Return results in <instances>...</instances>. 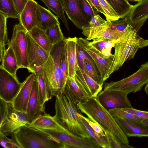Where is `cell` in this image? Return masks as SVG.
Here are the masks:
<instances>
[{"instance_id": "obj_1", "label": "cell", "mask_w": 148, "mask_h": 148, "mask_svg": "<svg viewBox=\"0 0 148 148\" xmlns=\"http://www.w3.org/2000/svg\"><path fill=\"white\" fill-rule=\"evenodd\" d=\"M54 116L62 126L70 132L84 138H92L87 133L78 114H81L77 101L66 85L63 93L56 96Z\"/></svg>"}, {"instance_id": "obj_2", "label": "cell", "mask_w": 148, "mask_h": 148, "mask_svg": "<svg viewBox=\"0 0 148 148\" xmlns=\"http://www.w3.org/2000/svg\"><path fill=\"white\" fill-rule=\"evenodd\" d=\"M77 106L80 112L99 125L104 132L106 131L111 133L121 143L129 144L128 137L114 117L101 104L97 97L79 102Z\"/></svg>"}, {"instance_id": "obj_3", "label": "cell", "mask_w": 148, "mask_h": 148, "mask_svg": "<svg viewBox=\"0 0 148 148\" xmlns=\"http://www.w3.org/2000/svg\"><path fill=\"white\" fill-rule=\"evenodd\" d=\"M148 45V40L139 36L136 29L130 24L113 47L114 53L107 78L113 72L118 71L126 60L134 58L139 49Z\"/></svg>"}, {"instance_id": "obj_4", "label": "cell", "mask_w": 148, "mask_h": 148, "mask_svg": "<svg viewBox=\"0 0 148 148\" xmlns=\"http://www.w3.org/2000/svg\"><path fill=\"white\" fill-rule=\"evenodd\" d=\"M12 136L20 148H62L58 140L27 125L20 127Z\"/></svg>"}, {"instance_id": "obj_5", "label": "cell", "mask_w": 148, "mask_h": 148, "mask_svg": "<svg viewBox=\"0 0 148 148\" xmlns=\"http://www.w3.org/2000/svg\"><path fill=\"white\" fill-rule=\"evenodd\" d=\"M65 38L53 45L49 58L41 66L49 82L52 96L62 94L65 87L63 83L60 64V54Z\"/></svg>"}, {"instance_id": "obj_6", "label": "cell", "mask_w": 148, "mask_h": 148, "mask_svg": "<svg viewBox=\"0 0 148 148\" xmlns=\"http://www.w3.org/2000/svg\"><path fill=\"white\" fill-rule=\"evenodd\" d=\"M148 83V62L142 64L139 69L129 76L117 81L105 83L104 90L118 91L135 93L140 90Z\"/></svg>"}, {"instance_id": "obj_7", "label": "cell", "mask_w": 148, "mask_h": 148, "mask_svg": "<svg viewBox=\"0 0 148 148\" xmlns=\"http://www.w3.org/2000/svg\"><path fill=\"white\" fill-rule=\"evenodd\" d=\"M40 130L58 140L62 148H100V145L92 138L80 137L65 128L59 131L43 129Z\"/></svg>"}, {"instance_id": "obj_8", "label": "cell", "mask_w": 148, "mask_h": 148, "mask_svg": "<svg viewBox=\"0 0 148 148\" xmlns=\"http://www.w3.org/2000/svg\"><path fill=\"white\" fill-rule=\"evenodd\" d=\"M27 32L19 23L15 24L13 27L11 38L8 40V44L13 50L20 68L27 69L29 64Z\"/></svg>"}, {"instance_id": "obj_9", "label": "cell", "mask_w": 148, "mask_h": 148, "mask_svg": "<svg viewBox=\"0 0 148 148\" xmlns=\"http://www.w3.org/2000/svg\"><path fill=\"white\" fill-rule=\"evenodd\" d=\"M77 43L91 57L100 73L103 83L108 79L107 74L113 60L114 55L109 57L105 56L89 44L86 38H78Z\"/></svg>"}, {"instance_id": "obj_10", "label": "cell", "mask_w": 148, "mask_h": 148, "mask_svg": "<svg viewBox=\"0 0 148 148\" xmlns=\"http://www.w3.org/2000/svg\"><path fill=\"white\" fill-rule=\"evenodd\" d=\"M29 123L26 113L15 110L11 103H8L7 114L0 125V133L5 136L9 135L21 127Z\"/></svg>"}, {"instance_id": "obj_11", "label": "cell", "mask_w": 148, "mask_h": 148, "mask_svg": "<svg viewBox=\"0 0 148 148\" xmlns=\"http://www.w3.org/2000/svg\"><path fill=\"white\" fill-rule=\"evenodd\" d=\"M22 83L13 75L0 67V99L11 103L18 92Z\"/></svg>"}, {"instance_id": "obj_12", "label": "cell", "mask_w": 148, "mask_h": 148, "mask_svg": "<svg viewBox=\"0 0 148 148\" xmlns=\"http://www.w3.org/2000/svg\"><path fill=\"white\" fill-rule=\"evenodd\" d=\"M128 94L118 91L104 90L96 97L101 104L107 110L116 108L132 107Z\"/></svg>"}, {"instance_id": "obj_13", "label": "cell", "mask_w": 148, "mask_h": 148, "mask_svg": "<svg viewBox=\"0 0 148 148\" xmlns=\"http://www.w3.org/2000/svg\"><path fill=\"white\" fill-rule=\"evenodd\" d=\"M111 21L107 20L104 23L95 27H82V33L88 40H116L122 35L123 32H119L112 29Z\"/></svg>"}, {"instance_id": "obj_14", "label": "cell", "mask_w": 148, "mask_h": 148, "mask_svg": "<svg viewBox=\"0 0 148 148\" xmlns=\"http://www.w3.org/2000/svg\"><path fill=\"white\" fill-rule=\"evenodd\" d=\"M29 65L27 69L31 70L41 66L47 61L50 52L46 51L38 44L27 32Z\"/></svg>"}, {"instance_id": "obj_15", "label": "cell", "mask_w": 148, "mask_h": 148, "mask_svg": "<svg viewBox=\"0 0 148 148\" xmlns=\"http://www.w3.org/2000/svg\"><path fill=\"white\" fill-rule=\"evenodd\" d=\"M64 10L68 18L78 28L89 26L82 11L79 0H62Z\"/></svg>"}, {"instance_id": "obj_16", "label": "cell", "mask_w": 148, "mask_h": 148, "mask_svg": "<svg viewBox=\"0 0 148 148\" xmlns=\"http://www.w3.org/2000/svg\"><path fill=\"white\" fill-rule=\"evenodd\" d=\"M36 76L32 73L22 83L16 95L11 103L14 108L17 111L26 113L34 81Z\"/></svg>"}, {"instance_id": "obj_17", "label": "cell", "mask_w": 148, "mask_h": 148, "mask_svg": "<svg viewBox=\"0 0 148 148\" xmlns=\"http://www.w3.org/2000/svg\"><path fill=\"white\" fill-rule=\"evenodd\" d=\"M127 16L130 24L138 33L148 18V0L138 1L133 5Z\"/></svg>"}, {"instance_id": "obj_18", "label": "cell", "mask_w": 148, "mask_h": 148, "mask_svg": "<svg viewBox=\"0 0 148 148\" xmlns=\"http://www.w3.org/2000/svg\"><path fill=\"white\" fill-rule=\"evenodd\" d=\"M38 4L34 0H28L20 14L19 24L27 32L39 27L36 14Z\"/></svg>"}, {"instance_id": "obj_19", "label": "cell", "mask_w": 148, "mask_h": 148, "mask_svg": "<svg viewBox=\"0 0 148 148\" xmlns=\"http://www.w3.org/2000/svg\"><path fill=\"white\" fill-rule=\"evenodd\" d=\"M75 79L79 86L90 98L96 97L102 91L103 86L96 82L79 66Z\"/></svg>"}, {"instance_id": "obj_20", "label": "cell", "mask_w": 148, "mask_h": 148, "mask_svg": "<svg viewBox=\"0 0 148 148\" xmlns=\"http://www.w3.org/2000/svg\"><path fill=\"white\" fill-rule=\"evenodd\" d=\"M45 108L42 107L40 103L38 81L36 75L33 82L26 113L29 122L28 124L31 123L43 114V113L45 112Z\"/></svg>"}, {"instance_id": "obj_21", "label": "cell", "mask_w": 148, "mask_h": 148, "mask_svg": "<svg viewBox=\"0 0 148 148\" xmlns=\"http://www.w3.org/2000/svg\"><path fill=\"white\" fill-rule=\"evenodd\" d=\"M29 72L34 73L36 75L40 103L42 107L44 108L45 102L51 99L53 96L47 77L41 66L35 68Z\"/></svg>"}, {"instance_id": "obj_22", "label": "cell", "mask_w": 148, "mask_h": 148, "mask_svg": "<svg viewBox=\"0 0 148 148\" xmlns=\"http://www.w3.org/2000/svg\"><path fill=\"white\" fill-rule=\"evenodd\" d=\"M114 118L128 137H148V128L134 122Z\"/></svg>"}, {"instance_id": "obj_23", "label": "cell", "mask_w": 148, "mask_h": 148, "mask_svg": "<svg viewBox=\"0 0 148 148\" xmlns=\"http://www.w3.org/2000/svg\"><path fill=\"white\" fill-rule=\"evenodd\" d=\"M27 125L38 130L47 129L59 131L64 128L58 123L54 116H51L45 112Z\"/></svg>"}, {"instance_id": "obj_24", "label": "cell", "mask_w": 148, "mask_h": 148, "mask_svg": "<svg viewBox=\"0 0 148 148\" xmlns=\"http://www.w3.org/2000/svg\"><path fill=\"white\" fill-rule=\"evenodd\" d=\"M78 38L76 37L66 38L67 50V59L68 64L69 77L75 78L78 69L77 53L76 44Z\"/></svg>"}, {"instance_id": "obj_25", "label": "cell", "mask_w": 148, "mask_h": 148, "mask_svg": "<svg viewBox=\"0 0 148 148\" xmlns=\"http://www.w3.org/2000/svg\"><path fill=\"white\" fill-rule=\"evenodd\" d=\"M36 14L39 27L44 30L58 24H60L58 17L49 10L38 4Z\"/></svg>"}, {"instance_id": "obj_26", "label": "cell", "mask_w": 148, "mask_h": 148, "mask_svg": "<svg viewBox=\"0 0 148 148\" xmlns=\"http://www.w3.org/2000/svg\"><path fill=\"white\" fill-rule=\"evenodd\" d=\"M0 67L10 74L16 76L17 70L20 68L15 53L12 48H8L4 53Z\"/></svg>"}, {"instance_id": "obj_27", "label": "cell", "mask_w": 148, "mask_h": 148, "mask_svg": "<svg viewBox=\"0 0 148 148\" xmlns=\"http://www.w3.org/2000/svg\"><path fill=\"white\" fill-rule=\"evenodd\" d=\"M27 32L38 44L46 51L50 52L53 46L45 30L36 26Z\"/></svg>"}, {"instance_id": "obj_28", "label": "cell", "mask_w": 148, "mask_h": 148, "mask_svg": "<svg viewBox=\"0 0 148 148\" xmlns=\"http://www.w3.org/2000/svg\"><path fill=\"white\" fill-rule=\"evenodd\" d=\"M45 5L51 10L62 21L69 32L70 29L65 17L62 0H40Z\"/></svg>"}, {"instance_id": "obj_29", "label": "cell", "mask_w": 148, "mask_h": 148, "mask_svg": "<svg viewBox=\"0 0 148 148\" xmlns=\"http://www.w3.org/2000/svg\"><path fill=\"white\" fill-rule=\"evenodd\" d=\"M117 13L119 18H123L130 12L133 5L127 0H106Z\"/></svg>"}, {"instance_id": "obj_30", "label": "cell", "mask_w": 148, "mask_h": 148, "mask_svg": "<svg viewBox=\"0 0 148 148\" xmlns=\"http://www.w3.org/2000/svg\"><path fill=\"white\" fill-rule=\"evenodd\" d=\"M117 40H97L89 41V44L105 56L109 57L112 54L111 53L112 48Z\"/></svg>"}, {"instance_id": "obj_31", "label": "cell", "mask_w": 148, "mask_h": 148, "mask_svg": "<svg viewBox=\"0 0 148 148\" xmlns=\"http://www.w3.org/2000/svg\"><path fill=\"white\" fill-rule=\"evenodd\" d=\"M8 18L0 12V61L1 62L5 51V46L8 38L7 21Z\"/></svg>"}, {"instance_id": "obj_32", "label": "cell", "mask_w": 148, "mask_h": 148, "mask_svg": "<svg viewBox=\"0 0 148 148\" xmlns=\"http://www.w3.org/2000/svg\"><path fill=\"white\" fill-rule=\"evenodd\" d=\"M0 12L8 18L19 19L20 18L13 0H0Z\"/></svg>"}, {"instance_id": "obj_33", "label": "cell", "mask_w": 148, "mask_h": 148, "mask_svg": "<svg viewBox=\"0 0 148 148\" xmlns=\"http://www.w3.org/2000/svg\"><path fill=\"white\" fill-rule=\"evenodd\" d=\"M66 84L78 103L90 98L79 86L74 78H69Z\"/></svg>"}, {"instance_id": "obj_34", "label": "cell", "mask_w": 148, "mask_h": 148, "mask_svg": "<svg viewBox=\"0 0 148 148\" xmlns=\"http://www.w3.org/2000/svg\"><path fill=\"white\" fill-rule=\"evenodd\" d=\"M60 64L62 77L63 83L64 86L65 87L69 78L67 46L65 39L60 54Z\"/></svg>"}, {"instance_id": "obj_35", "label": "cell", "mask_w": 148, "mask_h": 148, "mask_svg": "<svg viewBox=\"0 0 148 148\" xmlns=\"http://www.w3.org/2000/svg\"><path fill=\"white\" fill-rule=\"evenodd\" d=\"M78 114V116L81 118L86 130L90 137L97 142L101 148H109L105 136H103L94 131L90 126L88 122L84 119L79 116Z\"/></svg>"}, {"instance_id": "obj_36", "label": "cell", "mask_w": 148, "mask_h": 148, "mask_svg": "<svg viewBox=\"0 0 148 148\" xmlns=\"http://www.w3.org/2000/svg\"><path fill=\"white\" fill-rule=\"evenodd\" d=\"M114 117L134 122L139 124L143 119L124 110L122 108H116L108 110Z\"/></svg>"}, {"instance_id": "obj_37", "label": "cell", "mask_w": 148, "mask_h": 148, "mask_svg": "<svg viewBox=\"0 0 148 148\" xmlns=\"http://www.w3.org/2000/svg\"><path fill=\"white\" fill-rule=\"evenodd\" d=\"M76 53L78 66L83 71H84V61L85 60H87L93 66L98 73L100 75L93 60L77 43L76 44Z\"/></svg>"}, {"instance_id": "obj_38", "label": "cell", "mask_w": 148, "mask_h": 148, "mask_svg": "<svg viewBox=\"0 0 148 148\" xmlns=\"http://www.w3.org/2000/svg\"><path fill=\"white\" fill-rule=\"evenodd\" d=\"M60 24H56L45 30L53 46L65 38L61 31Z\"/></svg>"}, {"instance_id": "obj_39", "label": "cell", "mask_w": 148, "mask_h": 148, "mask_svg": "<svg viewBox=\"0 0 148 148\" xmlns=\"http://www.w3.org/2000/svg\"><path fill=\"white\" fill-rule=\"evenodd\" d=\"M84 14L88 22L93 16L98 14V12L92 6L88 0H79Z\"/></svg>"}, {"instance_id": "obj_40", "label": "cell", "mask_w": 148, "mask_h": 148, "mask_svg": "<svg viewBox=\"0 0 148 148\" xmlns=\"http://www.w3.org/2000/svg\"><path fill=\"white\" fill-rule=\"evenodd\" d=\"M84 72L99 84L103 86V83L102 81L100 75L98 73L92 65L87 60H84Z\"/></svg>"}, {"instance_id": "obj_41", "label": "cell", "mask_w": 148, "mask_h": 148, "mask_svg": "<svg viewBox=\"0 0 148 148\" xmlns=\"http://www.w3.org/2000/svg\"><path fill=\"white\" fill-rule=\"evenodd\" d=\"M102 7L105 12L107 20L112 21L118 20L119 18L106 0H99Z\"/></svg>"}, {"instance_id": "obj_42", "label": "cell", "mask_w": 148, "mask_h": 148, "mask_svg": "<svg viewBox=\"0 0 148 148\" xmlns=\"http://www.w3.org/2000/svg\"><path fill=\"white\" fill-rule=\"evenodd\" d=\"M106 138L109 148H134L129 144H122L111 133L107 131L104 132Z\"/></svg>"}, {"instance_id": "obj_43", "label": "cell", "mask_w": 148, "mask_h": 148, "mask_svg": "<svg viewBox=\"0 0 148 148\" xmlns=\"http://www.w3.org/2000/svg\"><path fill=\"white\" fill-rule=\"evenodd\" d=\"M128 16L121 20L111 21V27L112 29L119 32L124 31L130 24Z\"/></svg>"}, {"instance_id": "obj_44", "label": "cell", "mask_w": 148, "mask_h": 148, "mask_svg": "<svg viewBox=\"0 0 148 148\" xmlns=\"http://www.w3.org/2000/svg\"><path fill=\"white\" fill-rule=\"evenodd\" d=\"M12 138H8L6 136L0 134V143L1 146L4 147L20 148L12 136Z\"/></svg>"}, {"instance_id": "obj_45", "label": "cell", "mask_w": 148, "mask_h": 148, "mask_svg": "<svg viewBox=\"0 0 148 148\" xmlns=\"http://www.w3.org/2000/svg\"><path fill=\"white\" fill-rule=\"evenodd\" d=\"M125 111L134 114L143 119H148V111L138 110L132 107L122 108Z\"/></svg>"}, {"instance_id": "obj_46", "label": "cell", "mask_w": 148, "mask_h": 148, "mask_svg": "<svg viewBox=\"0 0 148 148\" xmlns=\"http://www.w3.org/2000/svg\"><path fill=\"white\" fill-rule=\"evenodd\" d=\"M78 114L88 122L90 126L94 131L103 136H105V133L103 130L98 124L91 121L88 118L84 116L81 114Z\"/></svg>"}, {"instance_id": "obj_47", "label": "cell", "mask_w": 148, "mask_h": 148, "mask_svg": "<svg viewBox=\"0 0 148 148\" xmlns=\"http://www.w3.org/2000/svg\"><path fill=\"white\" fill-rule=\"evenodd\" d=\"M106 22L98 14L92 16L89 22L90 27H95L101 25Z\"/></svg>"}, {"instance_id": "obj_48", "label": "cell", "mask_w": 148, "mask_h": 148, "mask_svg": "<svg viewBox=\"0 0 148 148\" xmlns=\"http://www.w3.org/2000/svg\"><path fill=\"white\" fill-rule=\"evenodd\" d=\"M0 123L3 121L8 111V103L0 99Z\"/></svg>"}, {"instance_id": "obj_49", "label": "cell", "mask_w": 148, "mask_h": 148, "mask_svg": "<svg viewBox=\"0 0 148 148\" xmlns=\"http://www.w3.org/2000/svg\"><path fill=\"white\" fill-rule=\"evenodd\" d=\"M13 0L17 10L20 14L28 0Z\"/></svg>"}, {"instance_id": "obj_50", "label": "cell", "mask_w": 148, "mask_h": 148, "mask_svg": "<svg viewBox=\"0 0 148 148\" xmlns=\"http://www.w3.org/2000/svg\"><path fill=\"white\" fill-rule=\"evenodd\" d=\"M92 6L98 12L103 14L105 17L106 14L101 6L99 0H88Z\"/></svg>"}, {"instance_id": "obj_51", "label": "cell", "mask_w": 148, "mask_h": 148, "mask_svg": "<svg viewBox=\"0 0 148 148\" xmlns=\"http://www.w3.org/2000/svg\"><path fill=\"white\" fill-rule=\"evenodd\" d=\"M138 124L148 128V119H143Z\"/></svg>"}, {"instance_id": "obj_52", "label": "cell", "mask_w": 148, "mask_h": 148, "mask_svg": "<svg viewBox=\"0 0 148 148\" xmlns=\"http://www.w3.org/2000/svg\"><path fill=\"white\" fill-rule=\"evenodd\" d=\"M144 91L148 97V83L146 85L144 88Z\"/></svg>"}, {"instance_id": "obj_53", "label": "cell", "mask_w": 148, "mask_h": 148, "mask_svg": "<svg viewBox=\"0 0 148 148\" xmlns=\"http://www.w3.org/2000/svg\"><path fill=\"white\" fill-rule=\"evenodd\" d=\"M131 1H141L143 0H130Z\"/></svg>"}]
</instances>
